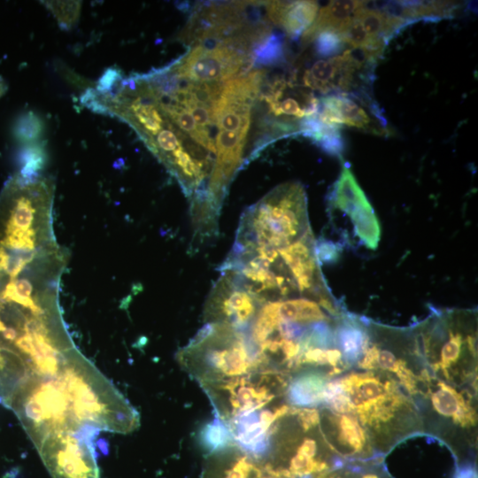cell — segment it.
I'll use <instances>...</instances> for the list:
<instances>
[{
	"mask_svg": "<svg viewBox=\"0 0 478 478\" xmlns=\"http://www.w3.org/2000/svg\"><path fill=\"white\" fill-rule=\"evenodd\" d=\"M36 447L52 478H100L95 449L89 439L60 433L47 436Z\"/></svg>",
	"mask_w": 478,
	"mask_h": 478,
	"instance_id": "cell-13",
	"label": "cell"
},
{
	"mask_svg": "<svg viewBox=\"0 0 478 478\" xmlns=\"http://www.w3.org/2000/svg\"><path fill=\"white\" fill-rule=\"evenodd\" d=\"M283 36L271 32L252 49L254 66H271L281 62L284 56Z\"/></svg>",
	"mask_w": 478,
	"mask_h": 478,
	"instance_id": "cell-22",
	"label": "cell"
},
{
	"mask_svg": "<svg viewBox=\"0 0 478 478\" xmlns=\"http://www.w3.org/2000/svg\"><path fill=\"white\" fill-rule=\"evenodd\" d=\"M320 406L356 418L381 458L405 438L422 432L414 401L384 373L356 368L329 379Z\"/></svg>",
	"mask_w": 478,
	"mask_h": 478,
	"instance_id": "cell-2",
	"label": "cell"
},
{
	"mask_svg": "<svg viewBox=\"0 0 478 478\" xmlns=\"http://www.w3.org/2000/svg\"><path fill=\"white\" fill-rule=\"evenodd\" d=\"M252 45L230 38L225 41H205L172 62L181 76L197 82H226L247 73L252 66Z\"/></svg>",
	"mask_w": 478,
	"mask_h": 478,
	"instance_id": "cell-9",
	"label": "cell"
},
{
	"mask_svg": "<svg viewBox=\"0 0 478 478\" xmlns=\"http://www.w3.org/2000/svg\"><path fill=\"white\" fill-rule=\"evenodd\" d=\"M310 233L305 190L300 182H286L245 210L232 249L283 248Z\"/></svg>",
	"mask_w": 478,
	"mask_h": 478,
	"instance_id": "cell-6",
	"label": "cell"
},
{
	"mask_svg": "<svg viewBox=\"0 0 478 478\" xmlns=\"http://www.w3.org/2000/svg\"><path fill=\"white\" fill-rule=\"evenodd\" d=\"M268 19L281 26L292 39H297L313 23L319 12L316 1L266 2Z\"/></svg>",
	"mask_w": 478,
	"mask_h": 478,
	"instance_id": "cell-16",
	"label": "cell"
},
{
	"mask_svg": "<svg viewBox=\"0 0 478 478\" xmlns=\"http://www.w3.org/2000/svg\"><path fill=\"white\" fill-rule=\"evenodd\" d=\"M95 111L131 126L190 201L207 199L215 157L167 119L142 74L118 79L96 96Z\"/></svg>",
	"mask_w": 478,
	"mask_h": 478,
	"instance_id": "cell-1",
	"label": "cell"
},
{
	"mask_svg": "<svg viewBox=\"0 0 478 478\" xmlns=\"http://www.w3.org/2000/svg\"><path fill=\"white\" fill-rule=\"evenodd\" d=\"M33 286L27 279L11 280L3 291V299L8 302H15L26 308L32 313L40 315L42 310L31 297Z\"/></svg>",
	"mask_w": 478,
	"mask_h": 478,
	"instance_id": "cell-23",
	"label": "cell"
},
{
	"mask_svg": "<svg viewBox=\"0 0 478 478\" xmlns=\"http://www.w3.org/2000/svg\"><path fill=\"white\" fill-rule=\"evenodd\" d=\"M354 19L358 21L366 35L386 44L397 32L410 24L404 19L383 10L366 8V4L358 11Z\"/></svg>",
	"mask_w": 478,
	"mask_h": 478,
	"instance_id": "cell-19",
	"label": "cell"
},
{
	"mask_svg": "<svg viewBox=\"0 0 478 478\" xmlns=\"http://www.w3.org/2000/svg\"><path fill=\"white\" fill-rule=\"evenodd\" d=\"M181 366L201 383L233 379L262 369L243 331L205 323L177 354Z\"/></svg>",
	"mask_w": 478,
	"mask_h": 478,
	"instance_id": "cell-7",
	"label": "cell"
},
{
	"mask_svg": "<svg viewBox=\"0 0 478 478\" xmlns=\"http://www.w3.org/2000/svg\"><path fill=\"white\" fill-rule=\"evenodd\" d=\"M329 210L348 219L353 240L368 249L377 248L381 228L374 208L358 185L350 167L343 166L328 198Z\"/></svg>",
	"mask_w": 478,
	"mask_h": 478,
	"instance_id": "cell-11",
	"label": "cell"
},
{
	"mask_svg": "<svg viewBox=\"0 0 478 478\" xmlns=\"http://www.w3.org/2000/svg\"><path fill=\"white\" fill-rule=\"evenodd\" d=\"M7 86L4 79L0 76V97L5 93Z\"/></svg>",
	"mask_w": 478,
	"mask_h": 478,
	"instance_id": "cell-25",
	"label": "cell"
},
{
	"mask_svg": "<svg viewBox=\"0 0 478 478\" xmlns=\"http://www.w3.org/2000/svg\"><path fill=\"white\" fill-rule=\"evenodd\" d=\"M412 329L425 367L433 377L476 389V311L433 309Z\"/></svg>",
	"mask_w": 478,
	"mask_h": 478,
	"instance_id": "cell-4",
	"label": "cell"
},
{
	"mask_svg": "<svg viewBox=\"0 0 478 478\" xmlns=\"http://www.w3.org/2000/svg\"><path fill=\"white\" fill-rule=\"evenodd\" d=\"M319 119L327 125L347 126L375 135L389 133L382 111L368 92H335L320 100Z\"/></svg>",
	"mask_w": 478,
	"mask_h": 478,
	"instance_id": "cell-14",
	"label": "cell"
},
{
	"mask_svg": "<svg viewBox=\"0 0 478 478\" xmlns=\"http://www.w3.org/2000/svg\"><path fill=\"white\" fill-rule=\"evenodd\" d=\"M198 442L210 455L224 452L235 444L227 426L218 416L202 427Z\"/></svg>",
	"mask_w": 478,
	"mask_h": 478,
	"instance_id": "cell-21",
	"label": "cell"
},
{
	"mask_svg": "<svg viewBox=\"0 0 478 478\" xmlns=\"http://www.w3.org/2000/svg\"><path fill=\"white\" fill-rule=\"evenodd\" d=\"M220 269L233 272L262 305L296 297L332 295L320 271L312 232L283 248L232 249Z\"/></svg>",
	"mask_w": 478,
	"mask_h": 478,
	"instance_id": "cell-3",
	"label": "cell"
},
{
	"mask_svg": "<svg viewBox=\"0 0 478 478\" xmlns=\"http://www.w3.org/2000/svg\"><path fill=\"white\" fill-rule=\"evenodd\" d=\"M312 42H314L315 52L320 57H330L340 53L345 44L340 35L333 31L320 32Z\"/></svg>",
	"mask_w": 478,
	"mask_h": 478,
	"instance_id": "cell-24",
	"label": "cell"
},
{
	"mask_svg": "<svg viewBox=\"0 0 478 478\" xmlns=\"http://www.w3.org/2000/svg\"><path fill=\"white\" fill-rule=\"evenodd\" d=\"M299 133L311 138L324 151L340 156L344 149L340 128L322 122L317 113L304 118L298 126Z\"/></svg>",
	"mask_w": 478,
	"mask_h": 478,
	"instance_id": "cell-20",
	"label": "cell"
},
{
	"mask_svg": "<svg viewBox=\"0 0 478 478\" xmlns=\"http://www.w3.org/2000/svg\"><path fill=\"white\" fill-rule=\"evenodd\" d=\"M329 380L314 371L300 372L290 377L286 393L289 405L317 407L322 403L323 389Z\"/></svg>",
	"mask_w": 478,
	"mask_h": 478,
	"instance_id": "cell-18",
	"label": "cell"
},
{
	"mask_svg": "<svg viewBox=\"0 0 478 478\" xmlns=\"http://www.w3.org/2000/svg\"><path fill=\"white\" fill-rule=\"evenodd\" d=\"M365 4L364 1L353 0L329 2L319 10L313 23L302 35L303 42H312L316 35L322 31H333L340 34L351 23L358 11Z\"/></svg>",
	"mask_w": 478,
	"mask_h": 478,
	"instance_id": "cell-17",
	"label": "cell"
},
{
	"mask_svg": "<svg viewBox=\"0 0 478 478\" xmlns=\"http://www.w3.org/2000/svg\"><path fill=\"white\" fill-rule=\"evenodd\" d=\"M258 372L257 382L251 379L252 372L233 379L201 383L222 421L260 410L276 396L286 393L290 375L272 369Z\"/></svg>",
	"mask_w": 478,
	"mask_h": 478,
	"instance_id": "cell-10",
	"label": "cell"
},
{
	"mask_svg": "<svg viewBox=\"0 0 478 478\" xmlns=\"http://www.w3.org/2000/svg\"><path fill=\"white\" fill-rule=\"evenodd\" d=\"M220 271L204 305V321L246 332L262 304L243 286L234 273Z\"/></svg>",
	"mask_w": 478,
	"mask_h": 478,
	"instance_id": "cell-12",
	"label": "cell"
},
{
	"mask_svg": "<svg viewBox=\"0 0 478 478\" xmlns=\"http://www.w3.org/2000/svg\"><path fill=\"white\" fill-rule=\"evenodd\" d=\"M413 401L422 431L450 447L459 462V477L474 478V471L467 465L474 460L476 447V389L455 386L431 375Z\"/></svg>",
	"mask_w": 478,
	"mask_h": 478,
	"instance_id": "cell-5",
	"label": "cell"
},
{
	"mask_svg": "<svg viewBox=\"0 0 478 478\" xmlns=\"http://www.w3.org/2000/svg\"><path fill=\"white\" fill-rule=\"evenodd\" d=\"M357 369L391 376L412 398L431 374L426 369L411 328H395L365 320V335Z\"/></svg>",
	"mask_w": 478,
	"mask_h": 478,
	"instance_id": "cell-8",
	"label": "cell"
},
{
	"mask_svg": "<svg viewBox=\"0 0 478 478\" xmlns=\"http://www.w3.org/2000/svg\"><path fill=\"white\" fill-rule=\"evenodd\" d=\"M320 429L333 451L346 462L381 459L351 414L320 406Z\"/></svg>",
	"mask_w": 478,
	"mask_h": 478,
	"instance_id": "cell-15",
	"label": "cell"
}]
</instances>
